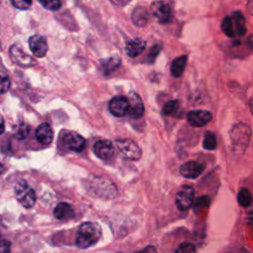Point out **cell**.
I'll return each mask as SVG.
<instances>
[{"mask_svg": "<svg viewBox=\"0 0 253 253\" xmlns=\"http://www.w3.org/2000/svg\"><path fill=\"white\" fill-rule=\"evenodd\" d=\"M223 34L230 38H242L246 32V21L240 11H234L230 16H225L220 25Z\"/></svg>", "mask_w": 253, "mask_h": 253, "instance_id": "obj_1", "label": "cell"}, {"mask_svg": "<svg viewBox=\"0 0 253 253\" xmlns=\"http://www.w3.org/2000/svg\"><path fill=\"white\" fill-rule=\"evenodd\" d=\"M102 234L101 226L96 222H84L80 225L75 244L81 249H86L97 243Z\"/></svg>", "mask_w": 253, "mask_h": 253, "instance_id": "obj_2", "label": "cell"}, {"mask_svg": "<svg viewBox=\"0 0 253 253\" xmlns=\"http://www.w3.org/2000/svg\"><path fill=\"white\" fill-rule=\"evenodd\" d=\"M251 137V128L244 123L235 124L230 130V140L233 152L242 155L249 145Z\"/></svg>", "mask_w": 253, "mask_h": 253, "instance_id": "obj_3", "label": "cell"}, {"mask_svg": "<svg viewBox=\"0 0 253 253\" xmlns=\"http://www.w3.org/2000/svg\"><path fill=\"white\" fill-rule=\"evenodd\" d=\"M14 191L16 199L23 207L27 209L34 207L36 203V194L25 180L18 181L15 185Z\"/></svg>", "mask_w": 253, "mask_h": 253, "instance_id": "obj_4", "label": "cell"}, {"mask_svg": "<svg viewBox=\"0 0 253 253\" xmlns=\"http://www.w3.org/2000/svg\"><path fill=\"white\" fill-rule=\"evenodd\" d=\"M229 54L235 58H244L253 53V36L245 40H234L227 47Z\"/></svg>", "mask_w": 253, "mask_h": 253, "instance_id": "obj_5", "label": "cell"}, {"mask_svg": "<svg viewBox=\"0 0 253 253\" xmlns=\"http://www.w3.org/2000/svg\"><path fill=\"white\" fill-rule=\"evenodd\" d=\"M119 152L127 159L137 160L141 156V150L136 142L128 138H123L116 141Z\"/></svg>", "mask_w": 253, "mask_h": 253, "instance_id": "obj_6", "label": "cell"}, {"mask_svg": "<svg viewBox=\"0 0 253 253\" xmlns=\"http://www.w3.org/2000/svg\"><path fill=\"white\" fill-rule=\"evenodd\" d=\"M151 15L161 24H167L172 20V11L168 3L155 1L150 5Z\"/></svg>", "mask_w": 253, "mask_h": 253, "instance_id": "obj_7", "label": "cell"}, {"mask_svg": "<svg viewBox=\"0 0 253 253\" xmlns=\"http://www.w3.org/2000/svg\"><path fill=\"white\" fill-rule=\"evenodd\" d=\"M195 200V190L191 186H183L176 195V206L180 211L190 209Z\"/></svg>", "mask_w": 253, "mask_h": 253, "instance_id": "obj_8", "label": "cell"}, {"mask_svg": "<svg viewBox=\"0 0 253 253\" xmlns=\"http://www.w3.org/2000/svg\"><path fill=\"white\" fill-rule=\"evenodd\" d=\"M10 56L11 59L18 65L22 67H28L32 66L36 63L35 59L29 55L20 44L15 43L10 47Z\"/></svg>", "mask_w": 253, "mask_h": 253, "instance_id": "obj_9", "label": "cell"}, {"mask_svg": "<svg viewBox=\"0 0 253 253\" xmlns=\"http://www.w3.org/2000/svg\"><path fill=\"white\" fill-rule=\"evenodd\" d=\"M62 140H63L64 145L68 149H70L72 151H75V152L82 151L84 149L85 143H86L84 137L81 134H79L75 131H66V132H64Z\"/></svg>", "mask_w": 253, "mask_h": 253, "instance_id": "obj_10", "label": "cell"}, {"mask_svg": "<svg viewBox=\"0 0 253 253\" xmlns=\"http://www.w3.org/2000/svg\"><path fill=\"white\" fill-rule=\"evenodd\" d=\"M212 119L211 113L206 110H193L187 114L188 123L196 127H201L210 123Z\"/></svg>", "mask_w": 253, "mask_h": 253, "instance_id": "obj_11", "label": "cell"}, {"mask_svg": "<svg viewBox=\"0 0 253 253\" xmlns=\"http://www.w3.org/2000/svg\"><path fill=\"white\" fill-rule=\"evenodd\" d=\"M110 112L116 117H123L127 115L129 109V100L125 96H116L111 99L109 103Z\"/></svg>", "mask_w": 253, "mask_h": 253, "instance_id": "obj_12", "label": "cell"}, {"mask_svg": "<svg viewBox=\"0 0 253 253\" xmlns=\"http://www.w3.org/2000/svg\"><path fill=\"white\" fill-rule=\"evenodd\" d=\"M29 46L33 54L37 57H43L48 49L46 39L42 35L32 36L29 39Z\"/></svg>", "mask_w": 253, "mask_h": 253, "instance_id": "obj_13", "label": "cell"}, {"mask_svg": "<svg viewBox=\"0 0 253 253\" xmlns=\"http://www.w3.org/2000/svg\"><path fill=\"white\" fill-rule=\"evenodd\" d=\"M206 165L198 161H188L181 165L180 173L183 177L189 179L198 178L205 170Z\"/></svg>", "mask_w": 253, "mask_h": 253, "instance_id": "obj_14", "label": "cell"}, {"mask_svg": "<svg viewBox=\"0 0 253 253\" xmlns=\"http://www.w3.org/2000/svg\"><path fill=\"white\" fill-rule=\"evenodd\" d=\"M94 152L101 159H109L114 155L115 148L113 143L107 139H101L95 142Z\"/></svg>", "mask_w": 253, "mask_h": 253, "instance_id": "obj_15", "label": "cell"}, {"mask_svg": "<svg viewBox=\"0 0 253 253\" xmlns=\"http://www.w3.org/2000/svg\"><path fill=\"white\" fill-rule=\"evenodd\" d=\"M129 109L127 115L133 119H138L142 117L144 113V107L141 98L136 93H130L129 97Z\"/></svg>", "mask_w": 253, "mask_h": 253, "instance_id": "obj_16", "label": "cell"}, {"mask_svg": "<svg viewBox=\"0 0 253 253\" xmlns=\"http://www.w3.org/2000/svg\"><path fill=\"white\" fill-rule=\"evenodd\" d=\"M37 139L43 145H48L51 143L53 138V130L49 124L42 123L36 129Z\"/></svg>", "mask_w": 253, "mask_h": 253, "instance_id": "obj_17", "label": "cell"}, {"mask_svg": "<svg viewBox=\"0 0 253 253\" xmlns=\"http://www.w3.org/2000/svg\"><path fill=\"white\" fill-rule=\"evenodd\" d=\"M145 45H146L145 41L141 39H134L126 42V52L129 57H135L143 51Z\"/></svg>", "mask_w": 253, "mask_h": 253, "instance_id": "obj_18", "label": "cell"}, {"mask_svg": "<svg viewBox=\"0 0 253 253\" xmlns=\"http://www.w3.org/2000/svg\"><path fill=\"white\" fill-rule=\"evenodd\" d=\"M150 19L149 12L144 7H137L133 10L131 15V20L133 24L137 27H144L147 25Z\"/></svg>", "mask_w": 253, "mask_h": 253, "instance_id": "obj_19", "label": "cell"}, {"mask_svg": "<svg viewBox=\"0 0 253 253\" xmlns=\"http://www.w3.org/2000/svg\"><path fill=\"white\" fill-rule=\"evenodd\" d=\"M187 60H188L187 55H181L172 61L170 69H171V74L174 77L178 78V77L182 76V74L185 70L186 64H187Z\"/></svg>", "mask_w": 253, "mask_h": 253, "instance_id": "obj_20", "label": "cell"}, {"mask_svg": "<svg viewBox=\"0 0 253 253\" xmlns=\"http://www.w3.org/2000/svg\"><path fill=\"white\" fill-rule=\"evenodd\" d=\"M73 210L71 208V206L67 203H59L56 205V207L54 208L53 211V215L57 218V219H64V218H68L73 216Z\"/></svg>", "mask_w": 253, "mask_h": 253, "instance_id": "obj_21", "label": "cell"}, {"mask_svg": "<svg viewBox=\"0 0 253 253\" xmlns=\"http://www.w3.org/2000/svg\"><path fill=\"white\" fill-rule=\"evenodd\" d=\"M237 201L238 204L243 207V208H248L249 206H251L252 202H253V197L252 194L250 193V191L246 188H242L237 195Z\"/></svg>", "mask_w": 253, "mask_h": 253, "instance_id": "obj_22", "label": "cell"}, {"mask_svg": "<svg viewBox=\"0 0 253 253\" xmlns=\"http://www.w3.org/2000/svg\"><path fill=\"white\" fill-rule=\"evenodd\" d=\"M101 62H102L101 64L105 73H110V72H113L120 65L121 58L118 56H112L107 59L101 60Z\"/></svg>", "mask_w": 253, "mask_h": 253, "instance_id": "obj_23", "label": "cell"}, {"mask_svg": "<svg viewBox=\"0 0 253 253\" xmlns=\"http://www.w3.org/2000/svg\"><path fill=\"white\" fill-rule=\"evenodd\" d=\"M216 138H215V135L208 130L206 131L205 133V136H204V141H203V146L205 149L207 150H213L216 148Z\"/></svg>", "mask_w": 253, "mask_h": 253, "instance_id": "obj_24", "label": "cell"}, {"mask_svg": "<svg viewBox=\"0 0 253 253\" xmlns=\"http://www.w3.org/2000/svg\"><path fill=\"white\" fill-rule=\"evenodd\" d=\"M178 109H179V101L171 100V101H168L164 105V107L162 109V113L165 116H173L177 112Z\"/></svg>", "mask_w": 253, "mask_h": 253, "instance_id": "obj_25", "label": "cell"}, {"mask_svg": "<svg viewBox=\"0 0 253 253\" xmlns=\"http://www.w3.org/2000/svg\"><path fill=\"white\" fill-rule=\"evenodd\" d=\"M29 131H30L29 126H28L26 123H22V124H20V125H18V126H16L14 135H15V137H16L17 139L21 140V139H24V138L28 135Z\"/></svg>", "mask_w": 253, "mask_h": 253, "instance_id": "obj_26", "label": "cell"}, {"mask_svg": "<svg viewBox=\"0 0 253 253\" xmlns=\"http://www.w3.org/2000/svg\"><path fill=\"white\" fill-rule=\"evenodd\" d=\"M42 7H44L47 10L55 11L58 10L61 7V1L60 0H39Z\"/></svg>", "mask_w": 253, "mask_h": 253, "instance_id": "obj_27", "label": "cell"}, {"mask_svg": "<svg viewBox=\"0 0 253 253\" xmlns=\"http://www.w3.org/2000/svg\"><path fill=\"white\" fill-rule=\"evenodd\" d=\"M175 253H196V248L192 243L183 242L177 247Z\"/></svg>", "mask_w": 253, "mask_h": 253, "instance_id": "obj_28", "label": "cell"}, {"mask_svg": "<svg viewBox=\"0 0 253 253\" xmlns=\"http://www.w3.org/2000/svg\"><path fill=\"white\" fill-rule=\"evenodd\" d=\"M12 5L20 10H27L32 5V0H10Z\"/></svg>", "mask_w": 253, "mask_h": 253, "instance_id": "obj_29", "label": "cell"}, {"mask_svg": "<svg viewBox=\"0 0 253 253\" xmlns=\"http://www.w3.org/2000/svg\"><path fill=\"white\" fill-rule=\"evenodd\" d=\"M160 50H161V45H160V44H155V45H153L152 48L150 49V51H149L148 54H147L146 61H147L148 63H152V62L155 60V58L157 57V55H158V53L160 52Z\"/></svg>", "mask_w": 253, "mask_h": 253, "instance_id": "obj_30", "label": "cell"}, {"mask_svg": "<svg viewBox=\"0 0 253 253\" xmlns=\"http://www.w3.org/2000/svg\"><path fill=\"white\" fill-rule=\"evenodd\" d=\"M10 88V79L7 75H2L1 78V93L4 94Z\"/></svg>", "mask_w": 253, "mask_h": 253, "instance_id": "obj_31", "label": "cell"}, {"mask_svg": "<svg viewBox=\"0 0 253 253\" xmlns=\"http://www.w3.org/2000/svg\"><path fill=\"white\" fill-rule=\"evenodd\" d=\"M210 198L208 196H204V197H201L197 200L196 204H195V207L196 208H200V207H209L210 205Z\"/></svg>", "mask_w": 253, "mask_h": 253, "instance_id": "obj_32", "label": "cell"}, {"mask_svg": "<svg viewBox=\"0 0 253 253\" xmlns=\"http://www.w3.org/2000/svg\"><path fill=\"white\" fill-rule=\"evenodd\" d=\"M10 247H11V244L9 241L5 239L1 241V253H10Z\"/></svg>", "mask_w": 253, "mask_h": 253, "instance_id": "obj_33", "label": "cell"}, {"mask_svg": "<svg viewBox=\"0 0 253 253\" xmlns=\"http://www.w3.org/2000/svg\"><path fill=\"white\" fill-rule=\"evenodd\" d=\"M135 253H157V250H156V248L154 246L149 245V246H146L143 249H141V250H139V251H137Z\"/></svg>", "mask_w": 253, "mask_h": 253, "instance_id": "obj_34", "label": "cell"}, {"mask_svg": "<svg viewBox=\"0 0 253 253\" xmlns=\"http://www.w3.org/2000/svg\"><path fill=\"white\" fill-rule=\"evenodd\" d=\"M247 10L253 16V0H248L247 2Z\"/></svg>", "mask_w": 253, "mask_h": 253, "instance_id": "obj_35", "label": "cell"}, {"mask_svg": "<svg viewBox=\"0 0 253 253\" xmlns=\"http://www.w3.org/2000/svg\"><path fill=\"white\" fill-rule=\"evenodd\" d=\"M249 108H250V112H251V114L253 116V95L249 99Z\"/></svg>", "mask_w": 253, "mask_h": 253, "instance_id": "obj_36", "label": "cell"}, {"mask_svg": "<svg viewBox=\"0 0 253 253\" xmlns=\"http://www.w3.org/2000/svg\"><path fill=\"white\" fill-rule=\"evenodd\" d=\"M1 133H3L4 132V121H3V119H2V123H1Z\"/></svg>", "mask_w": 253, "mask_h": 253, "instance_id": "obj_37", "label": "cell"}]
</instances>
